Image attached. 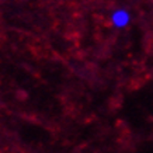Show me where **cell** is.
I'll use <instances>...</instances> for the list:
<instances>
[{
	"label": "cell",
	"instance_id": "6da1fadb",
	"mask_svg": "<svg viewBox=\"0 0 153 153\" xmlns=\"http://www.w3.org/2000/svg\"><path fill=\"white\" fill-rule=\"evenodd\" d=\"M111 20L115 27H125L129 23V13L126 10H115L112 13Z\"/></svg>",
	"mask_w": 153,
	"mask_h": 153
}]
</instances>
